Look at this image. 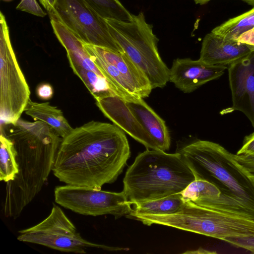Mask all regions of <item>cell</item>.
<instances>
[{
    "label": "cell",
    "mask_w": 254,
    "mask_h": 254,
    "mask_svg": "<svg viewBox=\"0 0 254 254\" xmlns=\"http://www.w3.org/2000/svg\"><path fill=\"white\" fill-rule=\"evenodd\" d=\"M130 156L122 129L92 121L62 138L52 172L66 185L100 190L117 179Z\"/></svg>",
    "instance_id": "obj_1"
},
{
    "label": "cell",
    "mask_w": 254,
    "mask_h": 254,
    "mask_svg": "<svg viewBox=\"0 0 254 254\" xmlns=\"http://www.w3.org/2000/svg\"><path fill=\"white\" fill-rule=\"evenodd\" d=\"M0 132L12 141L17 153L18 173L6 183L3 205L4 216L16 219L47 181L62 138L45 123L20 118L0 124Z\"/></svg>",
    "instance_id": "obj_2"
},
{
    "label": "cell",
    "mask_w": 254,
    "mask_h": 254,
    "mask_svg": "<svg viewBox=\"0 0 254 254\" xmlns=\"http://www.w3.org/2000/svg\"><path fill=\"white\" fill-rule=\"evenodd\" d=\"M196 179L190 165L179 152L169 154L147 149L127 169L123 191L134 204L180 193Z\"/></svg>",
    "instance_id": "obj_3"
},
{
    "label": "cell",
    "mask_w": 254,
    "mask_h": 254,
    "mask_svg": "<svg viewBox=\"0 0 254 254\" xmlns=\"http://www.w3.org/2000/svg\"><path fill=\"white\" fill-rule=\"evenodd\" d=\"M196 178L207 180L254 209V180L234 154L218 143L198 140L179 151Z\"/></svg>",
    "instance_id": "obj_4"
},
{
    "label": "cell",
    "mask_w": 254,
    "mask_h": 254,
    "mask_svg": "<svg viewBox=\"0 0 254 254\" xmlns=\"http://www.w3.org/2000/svg\"><path fill=\"white\" fill-rule=\"evenodd\" d=\"M131 217L146 225H164L222 241L230 237L254 236V219L202 207L190 201H186L175 213Z\"/></svg>",
    "instance_id": "obj_5"
},
{
    "label": "cell",
    "mask_w": 254,
    "mask_h": 254,
    "mask_svg": "<svg viewBox=\"0 0 254 254\" xmlns=\"http://www.w3.org/2000/svg\"><path fill=\"white\" fill-rule=\"evenodd\" d=\"M112 37L144 72L153 89L162 88L169 81L170 69L158 50V39L143 12L132 15L130 21L105 19Z\"/></svg>",
    "instance_id": "obj_6"
},
{
    "label": "cell",
    "mask_w": 254,
    "mask_h": 254,
    "mask_svg": "<svg viewBox=\"0 0 254 254\" xmlns=\"http://www.w3.org/2000/svg\"><path fill=\"white\" fill-rule=\"evenodd\" d=\"M30 91L11 43L8 26L0 12V124L15 123L24 112Z\"/></svg>",
    "instance_id": "obj_7"
},
{
    "label": "cell",
    "mask_w": 254,
    "mask_h": 254,
    "mask_svg": "<svg viewBox=\"0 0 254 254\" xmlns=\"http://www.w3.org/2000/svg\"><path fill=\"white\" fill-rule=\"evenodd\" d=\"M83 45L116 95L126 101L149 96L153 89L149 80L125 53L84 42Z\"/></svg>",
    "instance_id": "obj_8"
},
{
    "label": "cell",
    "mask_w": 254,
    "mask_h": 254,
    "mask_svg": "<svg viewBox=\"0 0 254 254\" xmlns=\"http://www.w3.org/2000/svg\"><path fill=\"white\" fill-rule=\"evenodd\" d=\"M18 233L17 239L20 242L38 244L63 252L84 254L88 248L109 251L123 249L86 240L61 208L55 204L44 220Z\"/></svg>",
    "instance_id": "obj_9"
},
{
    "label": "cell",
    "mask_w": 254,
    "mask_h": 254,
    "mask_svg": "<svg viewBox=\"0 0 254 254\" xmlns=\"http://www.w3.org/2000/svg\"><path fill=\"white\" fill-rule=\"evenodd\" d=\"M72 32L85 43L123 53L111 35L105 19L84 0H56L48 14Z\"/></svg>",
    "instance_id": "obj_10"
},
{
    "label": "cell",
    "mask_w": 254,
    "mask_h": 254,
    "mask_svg": "<svg viewBox=\"0 0 254 254\" xmlns=\"http://www.w3.org/2000/svg\"><path fill=\"white\" fill-rule=\"evenodd\" d=\"M55 202L76 213L92 216L111 215L116 219L129 215L132 204L125 192L65 185L54 190Z\"/></svg>",
    "instance_id": "obj_11"
},
{
    "label": "cell",
    "mask_w": 254,
    "mask_h": 254,
    "mask_svg": "<svg viewBox=\"0 0 254 254\" xmlns=\"http://www.w3.org/2000/svg\"><path fill=\"white\" fill-rule=\"evenodd\" d=\"M228 69L233 106L227 112H242L254 128V51Z\"/></svg>",
    "instance_id": "obj_12"
},
{
    "label": "cell",
    "mask_w": 254,
    "mask_h": 254,
    "mask_svg": "<svg viewBox=\"0 0 254 254\" xmlns=\"http://www.w3.org/2000/svg\"><path fill=\"white\" fill-rule=\"evenodd\" d=\"M227 66L206 64L199 60L176 59L170 69L169 81L185 93L222 75Z\"/></svg>",
    "instance_id": "obj_13"
},
{
    "label": "cell",
    "mask_w": 254,
    "mask_h": 254,
    "mask_svg": "<svg viewBox=\"0 0 254 254\" xmlns=\"http://www.w3.org/2000/svg\"><path fill=\"white\" fill-rule=\"evenodd\" d=\"M95 100L99 110L114 125L147 149L159 150L156 142L140 124L123 98L117 95H111L96 98Z\"/></svg>",
    "instance_id": "obj_14"
},
{
    "label": "cell",
    "mask_w": 254,
    "mask_h": 254,
    "mask_svg": "<svg viewBox=\"0 0 254 254\" xmlns=\"http://www.w3.org/2000/svg\"><path fill=\"white\" fill-rule=\"evenodd\" d=\"M254 51V47L226 40L211 32L203 39L198 60L209 64L228 67Z\"/></svg>",
    "instance_id": "obj_15"
},
{
    "label": "cell",
    "mask_w": 254,
    "mask_h": 254,
    "mask_svg": "<svg viewBox=\"0 0 254 254\" xmlns=\"http://www.w3.org/2000/svg\"><path fill=\"white\" fill-rule=\"evenodd\" d=\"M140 124L156 142L158 149H169L171 139L165 121L143 100L136 98L126 101Z\"/></svg>",
    "instance_id": "obj_16"
},
{
    "label": "cell",
    "mask_w": 254,
    "mask_h": 254,
    "mask_svg": "<svg viewBox=\"0 0 254 254\" xmlns=\"http://www.w3.org/2000/svg\"><path fill=\"white\" fill-rule=\"evenodd\" d=\"M24 112L35 121L42 122L49 125L62 138L73 129L62 111L57 107L51 105L49 102L37 103L30 99Z\"/></svg>",
    "instance_id": "obj_17"
},
{
    "label": "cell",
    "mask_w": 254,
    "mask_h": 254,
    "mask_svg": "<svg viewBox=\"0 0 254 254\" xmlns=\"http://www.w3.org/2000/svg\"><path fill=\"white\" fill-rule=\"evenodd\" d=\"M181 193L185 201H190L210 209H212L215 202L224 193H228L213 183L201 178L191 182Z\"/></svg>",
    "instance_id": "obj_18"
},
{
    "label": "cell",
    "mask_w": 254,
    "mask_h": 254,
    "mask_svg": "<svg viewBox=\"0 0 254 254\" xmlns=\"http://www.w3.org/2000/svg\"><path fill=\"white\" fill-rule=\"evenodd\" d=\"M185 202L181 193H178L163 198L134 204V207L128 216L171 214L180 211Z\"/></svg>",
    "instance_id": "obj_19"
},
{
    "label": "cell",
    "mask_w": 254,
    "mask_h": 254,
    "mask_svg": "<svg viewBox=\"0 0 254 254\" xmlns=\"http://www.w3.org/2000/svg\"><path fill=\"white\" fill-rule=\"evenodd\" d=\"M254 27V7H253L216 26L211 32L226 40L236 41L242 34Z\"/></svg>",
    "instance_id": "obj_20"
},
{
    "label": "cell",
    "mask_w": 254,
    "mask_h": 254,
    "mask_svg": "<svg viewBox=\"0 0 254 254\" xmlns=\"http://www.w3.org/2000/svg\"><path fill=\"white\" fill-rule=\"evenodd\" d=\"M0 180L13 181L18 173L17 153L13 143L2 132L0 136Z\"/></svg>",
    "instance_id": "obj_21"
},
{
    "label": "cell",
    "mask_w": 254,
    "mask_h": 254,
    "mask_svg": "<svg viewBox=\"0 0 254 254\" xmlns=\"http://www.w3.org/2000/svg\"><path fill=\"white\" fill-rule=\"evenodd\" d=\"M97 14L105 19L130 21L131 14L119 0H84Z\"/></svg>",
    "instance_id": "obj_22"
},
{
    "label": "cell",
    "mask_w": 254,
    "mask_h": 254,
    "mask_svg": "<svg viewBox=\"0 0 254 254\" xmlns=\"http://www.w3.org/2000/svg\"><path fill=\"white\" fill-rule=\"evenodd\" d=\"M16 9L43 17L47 15L36 0H20Z\"/></svg>",
    "instance_id": "obj_23"
},
{
    "label": "cell",
    "mask_w": 254,
    "mask_h": 254,
    "mask_svg": "<svg viewBox=\"0 0 254 254\" xmlns=\"http://www.w3.org/2000/svg\"><path fill=\"white\" fill-rule=\"evenodd\" d=\"M224 241L254 254V236L230 237L226 238Z\"/></svg>",
    "instance_id": "obj_24"
},
{
    "label": "cell",
    "mask_w": 254,
    "mask_h": 254,
    "mask_svg": "<svg viewBox=\"0 0 254 254\" xmlns=\"http://www.w3.org/2000/svg\"><path fill=\"white\" fill-rule=\"evenodd\" d=\"M235 158L254 180V156L235 154Z\"/></svg>",
    "instance_id": "obj_25"
},
{
    "label": "cell",
    "mask_w": 254,
    "mask_h": 254,
    "mask_svg": "<svg viewBox=\"0 0 254 254\" xmlns=\"http://www.w3.org/2000/svg\"><path fill=\"white\" fill-rule=\"evenodd\" d=\"M236 154L254 156V132L245 137L242 146Z\"/></svg>",
    "instance_id": "obj_26"
},
{
    "label": "cell",
    "mask_w": 254,
    "mask_h": 254,
    "mask_svg": "<svg viewBox=\"0 0 254 254\" xmlns=\"http://www.w3.org/2000/svg\"><path fill=\"white\" fill-rule=\"evenodd\" d=\"M52 86L48 83L40 84L36 88V94L42 100H49L53 95Z\"/></svg>",
    "instance_id": "obj_27"
},
{
    "label": "cell",
    "mask_w": 254,
    "mask_h": 254,
    "mask_svg": "<svg viewBox=\"0 0 254 254\" xmlns=\"http://www.w3.org/2000/svg\"><path fill=\"white\" fill-rule=\"evenodd\" d=\"M236 41L254 47V27L242 34Z\"/></svg>",
    "instance_id": "obj_28"
},
{
    "label": "cell",
    "mask_w": 254,
    "mask_h": 254,
    "mask_svg": "<svg viewBox=\"0 0 254 254\" xmlns=\"http://www.w3.org/2000/svg\"><path fill=\"white\" fill-rule=\"evenodd\" d=\"M39 1L49 14L53 11L56 0H39Z\"/></svg>",
    "instance_id": "obj_29"
},
{
    "label": "cell",
    "mask_w": 254,
    "mask_h": 254,
    "mask_svg": "<svg viewBox=\"0 0 254 254\" xmlns=\"http://www.w3.org/2000/svg\"><path fill=\"white\" fill-rule=\"evenodd\" d=\"M196 4L203 5L212 0H193ZM254 7V0H240Z\"/></svg>",
    "instance_id": "obj_30"
},
{
    "label": "cell",
    "mask_w": 254,
    "mask_h": 254,
    "mask_svg": "<svg viewBox=\"0 0 254 254\" xmlns=\"http://www.w3.org/2000/svg\"><path fill=\"white\" fill-rule=\"evenodd\" d=\"M191 253H197V254H215L216 253L215 252H211L209 251H207L203 249H199L198 250L195 251L194 252H191Z\"/></svg>",
    "instance_id": "obj_31"
},
{
    "label": "cell",
    "mask_w": 254,
    "mask_h": 254,
    "mask_svg": "<svg viewBox=\"0 0 254 254\" xmlns=\"http://www.w3.org/2000/svg\"><path fill=\"white\" fill-rule=\"evenodd\" d=\"M5 0V1H10L11 0Z\"/></svg>",
    "instance_id": "obj_32"
}]
</instances>
